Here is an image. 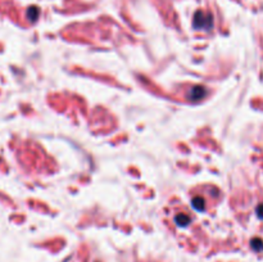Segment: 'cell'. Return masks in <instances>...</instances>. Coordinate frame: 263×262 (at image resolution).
I'll list each match as a JSON object with an SVG mask.
<instances>
[{"mask_svg": "<svg viewBox=\"0 0 263 262\" xmlns=\"http://www.w3.org/2000/svg\"><path fill=\"white\" fill-rule=\"evenodd\" d=\"M193 92H195V95H193V99H200V98L204 95V89L200 88V86H196L195 89H194Z\"/></svg>", "mask_w": 263, "mask_h": 262, "instance_id": "1", "label": "cell"}, {"mask_svg": "<svg viewBox=\"0 0 263 262\" xmlns=\"http://www.w3.org/2000/svg\"><path fill=\"white\" fill-rule=\"evenodd\" d=\"M176 221H177L180 225H186V224H189V217L186 216H178L177 219H176Z\"/></svg>", "mask_w": 263, "mask_h": 262, "instance_id": "2", "label": "cell"}, {"mask_svg": "<svg viewBox=\"0 0 263 262\" xmlns=\"http://www.w3.org/2000/svg\"><path fill=\"white\" fill-rule=\"evenodd\" d=\"M252 244H253V248L256 251H261L263 248V243L261 241H253Z\"/></svg>", "mask_w": 263, "mask_h": 262, "instance_id": "3", "label": "cell"}]
</instances>
